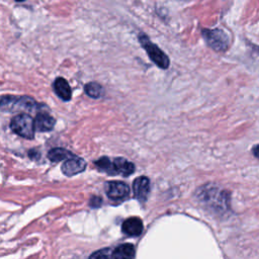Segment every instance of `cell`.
<instances>
[{
	"mask_svg": "<svg viewBox=\"0 0 259 259\" xmlns=\"http://www.w3.org/2000/svg\"><path fill=\"white\" fill-rule=\"evenodd\" d=\"M202 35L207 44L217 52H225L229 48L230 40L223 30L204 29L202 31Z\"/></svg>",
	"mask_w": 259,
	"mask_h": 259,
	"instance_id": "6",
	"label": "cell"
},
{
	"mask_svg": "<svg viewBox=\"0 0 259 259\" xmlns=\"http://www.w3.org/2000/svg\"><path fill=\"white\" fill-rule=\"evenodd\" d=\"M13 131L26 139H33L35 137L36 122L33 117L28 113H20L13 117L11 121Z\"/></svg>",
	"mask_w": 259,
	"mask_h": 259,
	"instance_id": "3",
	"label": "cell"
},
{
	"mask_svg": "<svg viewBox=\"0 0 259 259\" xmlns=\"http://www.w3.org/2000/svg\"><path fill=\"white\" fill-rule=\"evenodd\" d=\"M122 232L128 236L132 237H136V236H140L143 232L144 226H143V222L140 218L137 217H133V218H128L126 219L123 223H122Z\"/></svg>",
	"mask_w": 259,
	"mask_h": 259,
	"instance_id": "10",
	"label": "cell"
},
{
	"mask_svg": "<svg viewBox=\"0 0 259 259\" xmlns=\"http://www.w3.org/2000/svg\"><path fill=\"white\" fill-rule=\"evenodd\" d=\"M139 41H140V44L142 45V47L147 52L150 59L159 68L167 69L169 67L170 61H169V58L167 57V55L162 50H160L157 45L153 44L146 35H140Z\"/></svg>",
	"mask_w": 259,
	"mask_h": 259,
	"instance_id": "5",
	"label": "cell"
},
{
	"mask_svg": "<svg viewBox=\"0 0 259 259\" xmlns=\"http://www.w3.org/2000/svg\"><path fill=\"white\" fill-rule=\"evenodd\" d=\"M85 168H86V162L82 158L75 155L66 159V161L62 165V171L67 176L76 175L84 171Z\"/></svg>",
	"mask_w": 259,
	"mask_h": 259,
	"instance_id": "8",
	"label": "cell"
},
{
	"mask_svg": "<svg viewBox=\"0 0 259 259\" xmlns=\"http://www.w3.org/2000/svg\"><path fill=\"white\" fill-rule=\"evenodd\" d=\"M3 110L15 111V110H25L33 111L39 108V104L29 96H7L5 95L2 99Z\"/></svg>",
	"mask_w": 259,
	"mask_h": 259,
	"instance_id": "4",
	"label": "cell"
},
{
	"mask_svg": "<svg viewBox=\"0 0 259 259\" xmlns=\"http://www.w3.org/2000/svg\"><path fill=\"white\" fill-rule=\"evenodd\" d=\"M105 191L110 200L119 201L130 195V187L126 183L121 181H109L105 184Z\"/></svg>",
	"mask_w": 259,
	"mask_h": 259,
	"instance_id": "7",
	"label": "cell"
},
{
	"mask_svg": "<svg viewBox=\"0 0 259 259\" xmlns=\"http://www.w3.org/2000/svg\"><path fill=\"white\" fill-rule=\"evenodd\" d=\"M85 93L92 98H100L103 95V88L96 82L87 83L84 87Z\"/></svg>",
	"mask_w": 259,
	"mask_h": 259,
	"instance_id": "15",
	"label": "cell"
},
{
	"mask_svg": "<svg viewBox=\"0 0 259 259\" xmlns=\"http://www.w3.org/2000/svg\"><path fill=\"white\" fill-rule=\"evenodd\" d=\"M198 197L208 209L219 215H224L230 211L229 193L218 186L205 185L198 192Z\"/></svg>",
	"mask_w": 259,
	"mask_h": 259,
	"instance_id": "1",
	"label": "cell"
},
{
	"mask_svg": "<svg viewBox=\"0 0 259 259\" xmlns=\"http://www.w3.org/2000/svg\"><path fill=\"white\" fill-rule=\"evenodd\" d=\"M94 164L102 171L110 175H122L130 176L135 172V165L125 160L124 158H114L110 160L107 157H101L100 159L94 161Z\"/></svg>",
	"mask_w": 259,
	"mask_h": 259,
	"instance_id": "2",
	"label": "cell"
},
{
	"mask_svg": "<svg viewBox=\"0 0 259 259\" xmlns=\"http://www.w3.org/2000/svg\"><path fill=\"white\" fill-rule=\"evenodd\" d=\"M252 152H253V155L259 159V145H256L253 149H252Z\"/></svg>",
	"mask_w": 259,
	"mask_h": 259,
	"instance_id": "18",
	"label": "cell"
},
{
	"mask_svg": "<svg viewBox=\"0 0 259 259\" xmlns=\"http://www.w3.org/2000/svg\"><path fill=\"white\" fill-rule=\"evenodd\" d=\"M101 203H102V201H101V199L100 198H97V197H93L92 199H91V201H90V206L91 207H93V208H97V207H99L100 205H101Z\"/></svg>",
	"mask_w": 259,
	"mask_h": 259,
	"instance_id": "17",
	"label": "cell"
},
{
	"mask_svg": "<svg viewBox=\"0 0 259 259\" xmlns=\"http://www.w3.org/2000/svg\"><path fill=\"white\" fill-rule=\"evenodd\" d=\"M133 189L136 199L141 203H145L150 192L149 178L146 176H140L139 178H137L133 183Z\"/></svg>",
	"mask_w": 259,
	"mask_h": 259,
	"instance_id": "9",
	"label": "cell"
},
{
	"mask_svg": "<svg viewBox=\"0 0 259 259\" xmlns=\"http://www.w3.org/2000/svg\"><path fill=\"white\" fill-rule=\"evenodd\" d=\"M91 257H111V254H109V250H100L93 254H91Z\"/></svg>",
	"mask_w": 259,
	"mask_h": 259,
	"instance_id": "16",
	"label": "cell"
},
{
	"mask_svg": "<svg viewBox=\"0 0 259 259\" xmlns=\"http://www.w3.org/2000/svg\"><path fill=\"white\" fill-rule=\"evenodd\" d=\"M16 2H18V3H22V2H26V0H16Z\"/></svg>",
	"mask_w": 259,
	"mask_h": 259,
	"instance_id": "19",
	"label": "cell"
},
{
	"mask_svg": "<svg viewBox=\"0 0 259 259\" xmlns=\"http://www.w3.org/2000/svg\"><path fill=\"white\" fill-rule=\"evenodd\" d=\"M35 122H36V130H38V131L48 132V131L53 130V127L55 126L56 120L49 113L40 112L37 114Z\"/></svg>",
	"mask_w": 259,
	"mask_h": 259,
	"instance_id": "11",
	"label": "cell"
},
{
	"mask_svg": "<svg viewBox=\"0 0 259 259\" xmlns=\"http://www.w3.org/2000/svg\"><path fill=\"white\" fill-rule=\"evenodd\" d=\"M72 156H74V154H72L70 151L63 148H54L50 150L48 153L49 159L53 162H59V161L68 159Z\"/></svg>",
	"mask_w": 259,
	"mask_h": 259,
	"instance_id": "14",
	"label": "cell"
},
{
	"mask_svg": "<svg viewBox=\"0 0 259 259\" xmlns=\"http://www.w3.org/2000/svg\"><path fill=\"white\" fill-rule=\"evenodd\" d=\"M54 89L56 94L63 100L68 101L71 99L72 90L68 81L62 77H59L54 82Z\"/></svg>",
	"mask_w": 259,
	"mask_h": 259,
	"instance_id": "12",
	"label": "cell"
},
{
	"mask_svg": "<svg viewBox=\"0 0 259 259\" xmlns=\"http://www.w3.org/2000/svg\"><path fill=\"white\" fill-rule=\"evenodd\" d=\"M135 256V247L132 244H122L116 247L111 253L114 258H132Z\"/></svg>",
	"mask_w": 259,
	"mask_h": 259,
	"instance_id": "13",
	"label": "cell"
}]
</instances>
